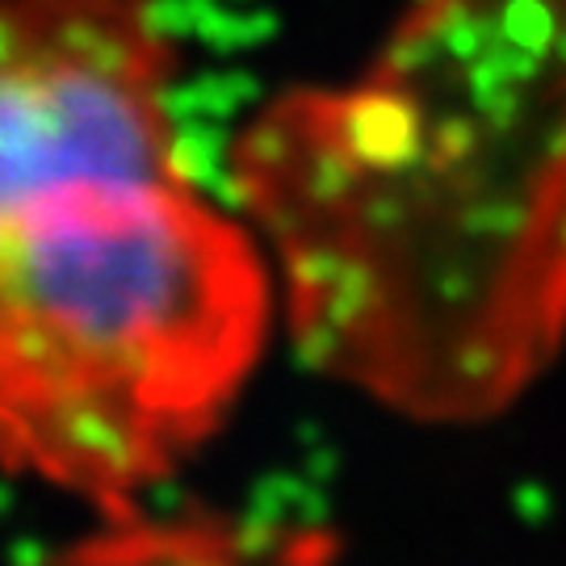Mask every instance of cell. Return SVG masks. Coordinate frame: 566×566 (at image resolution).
<instances>
[{
    "label": "cell",
    "mask_w": 566,
    "mask_h": 566,
    "mask_svg": "<svg viewBox=\"0 0 566 566\" xmlns=\"http://www.w3.org/2000/svg\"><path fill=\"white\" fill-rule=\"evenodd\" d=\"M168 0H0V470L118 512L193 462L282 319L185 151Z\"/></svg>",
    "instance_id": "7a4b0ae2"
},
{
    "label": "cell",
    "mask_w": 566,
    "mask_h": 566,
    "mask_svg": "<svg viewBox=\"0 0 566 566\" xmlns=\"http://www.w3.org/2000/svg\"><path fill=\"white\" fill-rule=\"evenodd\" d=\"M30 566H340V537L319 521H282L256 512L172 507L139 500L93 512V525Z\"/></svg>",
    "instance_id": "3957f363"
},
{
    "label": "cell",
    "mask_w": 566,
    "mask_h": 566,
    "mask_svg": "<svg viewBox=\"0 0 566 566\" xmlns=\"http://www.w3.org/2000/svg\"><path fill=\"white\" fill-rule=\"evenodd\" d=\"M227 185L311 369L500 420L566 348V0H403L357 72L240 122Z\"/></svg>",
    "instance_id": "6da1fadb"
}]
</instances>
